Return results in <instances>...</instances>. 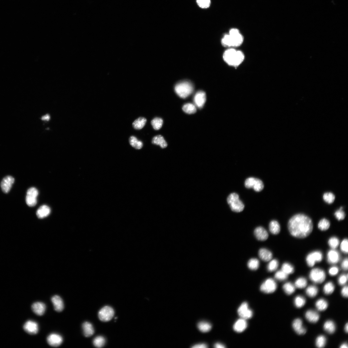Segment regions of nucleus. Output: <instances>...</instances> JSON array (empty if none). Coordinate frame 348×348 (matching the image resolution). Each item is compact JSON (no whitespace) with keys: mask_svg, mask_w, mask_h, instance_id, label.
Returning a JSON list of instances; mask_svg holds the SVG:
<instances>
[{"mask_svg":"<svg viewBox=\"0 0 348 348\" xmlns=\"http://www.w3.org/2000/svg\"><path fill=\"white\" fill-rule=\"evenodd\" d=\"M196 2L199 7L203 8L209 7L211 3L210 0H197Z\"/></svg>","mask_w":348,"mask_h":348,"instance_id":"nucleus-51","label":"nucleus"},{"mask_svg":"<svg viewBox=\"0 0 348 348\" xmlns=\"http://www.w3.org/2000/svg\"><path fill=\"white\" fill-rule=\"evenodd\" d=\"M93 343L96 347L101 348L105 345L106 340L105 338L102 336H98L93 340Z\"/></svg>","mask_w":348,"mask_h":348,"instance_id":"nucleus-39","label":"nucleus"},{"mask_svg":"<svg viewBox=\"0 0 348 348\" xmlns=\"http://www.w3.org/2000/svg\"><path fill=\"white\" fill-rule=\"evenodd\" d=\"M243 38L239 31L236 29H231L229 34L225 35L222 39V44L229 47H237L242 44Z\"/></svg>","mask_w":348,"mask_h":348,"instance_id":"nucleus-3","label":"nucleus"},{"mask_svg":"<svg viewBox=\"0 0 348 348\" xmlns=\"http://www.w3.org/2000/svg\"><path fill=\"white\" fill-rule=\"evenodd\" d=\"M183 110L186 113L190 114H194L197 111L195 106L191 103H187L184 105L183 107Z\"/></svg>","mask_w":348,"mask_h":348,"instance_id":"nucleus-36","label":"nucleus"},{"mask_svg":"<svg viewBox=\"0 0 348 348\" xmlns=\"http://www.w3.org/2000/svg\"><path fill=\"white\" fill-rule=\"evenodd\" d=\"M323 259V255L319 251H313L308 254L306 258V261L307 265L309 267H312L316 262H321Z\"/></svg>","mask_w":348,"mask_h":348,"instance_id":"nucleus-10","label":"nucleus"},{"mask_svg":"<svg viewBox=\"0 0 348 348\" xmlns=\"http://www.w3.org/2000/svg\"><path fill=\"white\" fill-rule=\"evenodd\" d=\"M348 241L347 239H344L341 242V250L344 253H347Z\"/></svg>","mask_w":348,"mask_h":348,"instance_id":"nucleus-52","label":"nucleus"},{"mask_svg":"<svg viewBox=\"0 0 348 348\" xmlns=\"http://www.w3.org/2000/svg\"><path fill=\"white\" fill-rule=\"evenodd\" d=\"M214 347L216 348H224L226 347L225 345L219 343L215 344L214 345Z\"/></svg>","mask_w":348,"mask_h":348,"instance_id":"nucleus-58","label":"nucleus"},{"mask_svg":"<svg viewBox=\"0 0 348 348\" xmlns=\"http://www.w3.org/2000/svg\"><path fill=\"white\" fill-rule=\"evenodd\" d=\"M281 270L288 275L293 273L294 268V267L290 263L286 262L284 263L282 265Z\"/></svg>","mask_w":348,"mask_h":348,"instance_id":"nucleus-40","label":"nucleus"},{"mask_svg":"<svg viewBox=\"0 0 348 348\" xmlns=\"http://www.w3.org/2000/svg\"><path fill=\"white\" fill-rule=\"evenodd\" d=\"M82 328L84 335L86 337H90L94 333V330L92 325L88 322L83 323Z\"/></svg>","mask_w":348,"mask_h":348,"instance_id":"nucleus-26","label":"nucleus"},{"mask_svg":"<svg viewBox=\"0 0 348 348\" xmlns=\"http://www.w3.org/2000/svg\"><path fill=\"white\" fill-rule=\"evenodd\" d=\"M114 311L112 307L106 306L102 307L99 311L98 316L100 320L103 322H107L113 317Z\"/></svg>","mask_w":348,"mask_h":348,"instance_id":"nucleus-8","label":"nucleus"},{"mask_svg":"<svg viewBox=\"0 0 348 348\" xmlns=\"http://www.w3.org/2000/svg\"><path fill=\"white\" fill-rule=\"evenodd\" d=\"M339 244L340 241L339 239L335 237L331 238L328 241V244L329 246L332 249H335L336 248L339 246Z\"/></svg>","mask_w":348,"mask_h":348,"instance_id":"nucleus-48","label":"nucleus"},{"mask_svg":"<svg viewBox=\"0 0 348 348\" xmlns=\"http://www.w3.org/2000/svg\"><path fill=\"white\" fill-rule=\"evenodd\" d=\"M340 254L337 251L332 249L329 251L327 254V260L331 264H335L340 260Z\"/></svg>","mask_w":348,"mask_h":348,"instance_id":"nucleus-19","label":"nucleus"},{"mask_svg":"<svg viewBox=\"0 0 348 348\" xmlns=\"http://www.w3.org/2000/svg\"><path fill=\"white\" fill-rule=\"evenodd\" d=\"M279 265V263L277 260H270L267 267L268 270L270 272L274 271L278 269Z\"/></svg>","mask_w":348,"mask_h":348,"instance_id":"nucleus-46","label":"nucleus"},{"mask_svg":"<svg viewBox=\"0 0 348 348\" xmlns=\"http://www.w3.org/2000/svg\"><path fill=\"white\" fill-rule=\"evenodd\" d=\"M14 181V178L12 176H7L4 178L1 184L3 192L7 193L10 191Z\"/></svg>","mask_w":348,"mask_h":348,"instance_id":"nucleus-15","label":"nucleus"},{"mask_svg":"<svg viewBox=\"0 0 348 348\" xmlns=\"http://www.w3.org/2000/svg\"><path fill=\"white\" fill-rule=\"evenodd\" d=\"M345 332L347 333L348 331V324L347 323L346 324L345 327Z\"/></svg>","mask_w":348,"mask_h":348,"instance_id":"nucleus-61","label":"nucleus"},{"mask_svg":"<svg viewBox=\"0 0 348 348\" xmlns=\"http://www.w3.org/2000/svg\"><path fill=\"white\" fill-rule=\"evenodd\" d=\"M163 123V119L160 118L156 117L151 122V124L154 129L158 130L162 127Z\"/></svg>","mask_w":348,"mask_h":348,"instance_id":"nucleus-44","label":"nucleus"},{"mask_svg":"<svg viewBox=\"0 0 348 348\" xmlns=\"http://www.w3.org/2000/svg\"><path fill=\"white\" fill-rule=\"evenodd\" d=\"M293 327L295 331L299 335H303L306 332V329L303 326V322L300 318L294 320L293 323Z\"/></svg>","mask_w":348,"mask_h":348,"instance_id":"nucleus-18","label":"nucleus"},{"mask_svg":"<svg viewBox=\"0 0 348 348\" xmlns=\"http://www.w3.org/2000/svg\"><path fill=\"white\" fill-rule=\"evenodd\" d=\"M192 347L193 348H205L208 347V346L204 343L198 344L193 346Z\"/></svg>","mask_w":348,"mask_h":348,"instance_id":"nucleus-57","label":"nucleus"},{"mask_svg":"<svg viewBox=\"0 0 348 348\" xmlns=\"http://www.w3.org/2000/svg\"><path fill=\"white\" fill-rule=\"evenodd\" d=\"M51 212L49 207L46 205H43L40 207L36 212L37 217L40 219H43L47 217Z\"/></svg>","mask_w":348,"mask_h":348,"instance_id":"nucleus-23","label":"nucleus"},{"mask_svg":"<svg viewBox=\"0 0 348 348\" xmlns=\"http://www.w3.org/2000/svg\"><path fill=\"white\" fill-rule=\"evenodd\" d=\"M52 303L55 310L56 312H61L64 308V304L63 300L58 295H55L51 298Z\"/></svg>","mask_w":348,"mask_h":348,"instance_id":"nucleus-21","label":"nucleus"},{"mask_svg":"<svg viewBox=\"0 0 348 348\" xmlns=\"http://www.w3.org/2000/svg\"><path fill=\"white\" fill-rule=\"evenodd\" d=\"M193 90V84L188 81L178 83L175 87V90L177 95L183 98H185L191 95Z\"/></svg>","mask_w":348,"mask_h":348,"instance_id":"nucleus-4","label":"nucleus"},{"mask_svg":"<svg viewBox=\"0 0 348 348\" xmlns=\"http://www.w3.org/2000/svg\"><path fill=\"white\" fill-rule=\"evenodd\" d=\"M341 348H347L348 346L346 343L343 344L340 347Z\"/></svg>","mask_w":348,"mask_h":348,"instance_id":"nucleus-60","label":"nucleus"},{"mask_svg":"<svg viewBox=\"0 0 348 348\" xmlns=\"http://www.w3.org/2000/svg\"><path fill=\"white\" fill-rule=\"evenodd\" d=\"M288 227L291 236L299 239L308 237L312 233L313 227L311 219L303 214L293 216L288 222Z\"/></svg>","mask_w":348,"mask_h":348,"instance_id":"nucleus-1","label":"nucleus"},{"mask_svg":"<svg viewBox=\"0 0 348 348\" xmlns=\"http://www.w3.org/2000/svg\"><path fill=\"white\" fill-rule=\"evenodd\" d=\"M288 275L283 271L281 270L276 272L275 275V278L278 280L284 281L287 279Z\"/></svg>","mask_w":348,"mask_h":348,"instance_id":"nucleus-49","label":"nucleus"},{"mask_svg":"<svg viewBox=\"0 0 348 348\" xmlns=\"http://www.w3.org/2000/svg\"><path fill=\"white\" fill-rule=\"evenodd\" d=\"M335 288V286L332 282H328L324 287V292L325 294L327 295L331 294L333 293Z\"/></svg>","mask_w":348,"mask_h":348,"instance_id":"nucleus-41","label":"nucleus"},{"mask_svg":"<svg viewBox=\"0 0 348 348\" xmlns=\"http://www.w3.org/2000/svg\"><path fill=\"white\" fill-rule=\"evenodd\" d=\"M269 230L272 234L277 235L280 231V227L279 223L275 220L270 222L269 225Z\"/></svg>","mask_w":348,"mask_h":348,"instance_id":"nucleus-27","label":"nucleus"},{"mask_svg":"<svg viewBox=\"0 0 348 348\" xmlns=\"http://www.w3.org/2000/svg\"><path fill=\"white\" fill-rule=\"evenodd\" d=\"M197 327L201 332L206 333L211 330L212 326L210 323L203 322L198 323L197 325Z\"/></svg>","mask_w":348,"mask_h":348,"instance_id":"nucleus-33","label":"nucleus"},{"mask_svg":"<svg viewBox=\"0 0 348 348\" xmlns=\"http://www.w3.org/2000/svg\"><path fill=\"white\" fill-rule=\"evenodd\" d=\"M330 221L326 219L323 218L319 222L318 227L321 231H326L330 228Z\"/></svg>","mask_w":348,"mask_h":348,"instance_id":"nucleus-34","label":"nucleus"},{"mask_svg":"<svg viewBox=\"0 0 348 348\" xmlns=\"http://www.w3.org/2000/svg\"><path fill=\"white\" fill-rule=\"evenodd\" d=\"M39 194L38 190L34 187L30 188L27 191L26 202L30 207L34 206L37 203V197Z\"/></svg>","mask_w":348,"mask_h":348,"instance_id":"nucleus-11","label":"nucleus"},{"mask_svg":"<svg viewBox=\"0 0 348 348\" xmlns=\"http://www.w3.org/2000/svg\"><path fill=\"white\" fill-rule=\"evenodd\" d=\"M247 265L250 269L256 270L258 269L260 266L259 261L257 259L252 258L248 261Z\"/></svg>","mask_w":348,"mask_h":348,"instance_id":"nucleus-35","label":"nucleus"},{"mask_svg":"<svg viewBox=\"0 0 348 348\" xmlns=\"http://www.w3.org/2000/svg\"><path fill=\"white\" fill-rule=\"evenodd\" d=\"M206 99V93L204 92L200 91L197 92L194 98L195 105L200 108H202L205 104Z\"/></svg>","mask_w":348,"mask_h":348,"instance_id":"nucleus-16","label":"nucleus"},{"mask_svg":"<svg viewBox=\"0 0 348 348\" xmlns=\"http://www.w3.org/2000/svg\"><path fill=\"white\" fill-rule=\"evenodd\" d=\"M23 328L26 333L32 335L36 334L39 330L38 324L31 321L26 322L24 325Z\"/></svg>","mask_w":348,"mask_h":348,"instance_id":"nucleus-14","label":"nucleus"},{"mask_svg":"<svg viewBox=\"0 0 348 348\" xmlns=\"http://www.w3.org/2000/svg\"><path fill=\"white\" fill-rule=\"evenodd\" d=\"M324 330L330 334L334 333L336 330V326L335 323L331 321L326 322L324 325Z\"/></svg>","mask_w":348,"mask_h":348,"instance_id":"nucleus-29","label":"nucleus"},{"mask_svg":"<svg viewBox=\"0 0 348 348\" xmlns=\"http://www.w3.org/2000/svg\"><path fill=\"white\" fill-rule=\"evenodd\" d=\"M328 272L329 274L331 276H335L338 274L339 269L336 267H332L329 269Z\"/></svg>","mask_w":348,"mask_h":348,"instance_id":"nucleus-54","label":"nucleus"},{"mask_svg":"<svg viewBox=\"0 0 348 348\" xmlns=\"http://www.w3.org/2000/svg\"><path fill=\"white\" fill-rule=\"evenodd\" d=\"M245 185L247 188H252L257 192L261 191L264 187V184L260 180L254 177L247 178L245 181Z\"/></svg>","mask_w":348,"mask_h":348,"instance_id":"nucleus-7","label":"nucleus"},{"mask_svg":"<svg viewBox=\"0 0 348 348\" xmlns=\"http://www.w3.org/2000/svg\"><path fill=\"white\" fill-rule=\"evenodd\" d=\"M307 285V280L303 277L298 278L296 280L295 284V287L299 289L304 288L306 287Z\"/></svg>","mask_w":348,"mask_h":348,"instance_id":"nucleus-42","label":"nucleus"},{"mask_svg":"<svg viewBox=\"0 0 348 348\" xmlns=\"http://www.w3.org/2000/svg\"><path fill=\"white\" fill-rule=\"evenodd\" d=\"M238 313L241 318L247 320L251 318L253 313L252 310L249 307L246 302L243 303L238 310Z\"/></svg>","mask_w":348,"mask_h":348,"instance_id":"nucleus-12","label":"nucleus"},{"mask_svg":"<svg viewBox=\"0 0 348 348\" xmlns=\"http://www.w3.org/2000/svg\"><path fill=\"white\" fill-rule=\"evenodd\" d=\"M309 277L310 280L314 283L321 284L325 280L326 275L323 270L316 268L312 269L310 272Z\"/></svg>","mask_w":348,"mask_h":348,"instance_id":"nucleus-6","label":"nucleus"},{"mask_svg":"<svg viewBox=\"0 0 348 348\" xmlns=\"http://www.w3.org/2000/svg\"><path fill=\"white\" fill-rule=\"evenodd\" d=\"M341 293L342 296L345 298L348 296V288L347 286H344L341 290Z\"/></svg>","mask_w":348,"mask_h":348,"instance_id":"nucleus-55","label":"nucleus"},{"mask_svg":"<svg viewBox=\"0 0 348 348\" xmlns=\"http://www.w3.org/2000/svg\"><path fill=\"white\" fill-rule=\"evenodd\" d=\"M348 260L347 258L345 259L342 262L341 264L342 269L345 270L348 269Z\"/></svg>","mask_w":348,"mask_h":348,"instance_id":"nucleus-56","label":"nucleus"},{"mask_svg":"<svg viewBox=\"0 0 348 348\" xmlns=\"http://www.w3.org/2000/svg\"><path fill=\"white\" fill-rule=\"evenodd\" d=\"M305 317L307 320L312 323H317L319 319L318 313L314 310H308L305 313Z\"/></svg>","mask_w":348,"mask_h":348,"instance_id":"nucleus-25","label":"nucleus"},{"mask_svg":"<svg viewBox=\"0 0 348 348\" xmlns=\"http://www.w3.org/2000/svg\"><path fill=\"white\" fill-rule=\"evenodd\" d=\"M31 308L32 311L35 314L40 316L44 314L46 309L45 305L42 303L39 302L33 303Z\"/></svg>","mask_w":348,"mask_h":348,"instance_id":"nucleus-22","label":"nucleus"},{"mask_svg":"<svg viewBox=\"0 0 348 348\" xmlns=\"http://www.w3.org/2000/svg\"><path fill=\"white\" fill-rule=\"evenodd\" d=\"M343 207H341L336 212L335 215L336 218L338 221L343 220L345 217L346 214L343 210Z\"/></svg>","mask_w":348,"mask_h":348,"instance_id":"nucleus-50","label":"nucleus"},{"mask_svg":"<svg viewBox=\"0 0 348 348\" xmlns=\"http://www.w3.org/2000/svg\"><path fill=\"white\" fill-rule=\"evenodd\" d=\"M285 293L288 295L293 294L295 291V287L289 282L285 284L283 286Z\"/></svg>","mask_w":348,"mask_h":348,"instance_id":"nucleus-37","label":"nucleus"},{"mask_svg":"<svg viewBox=\"0 0 348 348\" xmlns=\"http://www.w3.org/2000/svg\"><path fill=\"white\" fill-rule=\"evenodd\" d=\"M277 288L275 281L271 278L267 279L261 285L260 289L262 292L269 294L274 293Z\"/></svg>","mask_w":348,"mask_h":348,"instance_id":"nucleus-9","label":"nucleus"},{"mask_svg":"<svg viewBox=\"0 0 348 348\" xmlns=\"http://www.w3.org/2000/svg\"><path fill=\"white\" fill-rule=\"evenodd\" d=\"M323 198L325 202L329 204H331L334 201L335 197L332 193L327 192L324 194Z\"/></svg>","mask_w":348,"mask_h":348,"instance_id":"nucleus-47","label":"nucleus"},{"mask_svg":"<svg viewBox=\"0 0 348 348\" xmlns=\"http://www.w3.org/2000/svg\"><path fill=\"white\" fill-rule=\"evenodd\" d=\"M248 326L246 320L241 318L234 323L233 328L234 330L238 333H241L245 331Z\"/></svg>","mask_w":348,"mask_h":348,"instance_id":"nucleus-20","label":"nucleus"},{"mask_svg":"<svg viewBox=\"0 0 348 348\" xmlns=\"http://www.w3.org/2000/svg\"><path fill=\"white\" fill-rule=\"evenodd\" d=\"M306 303L305 299L302 296H297L294 299V304L297 308H300L303 307L305 305Z\"/></svg>","mask_w":348,"mask_h":348,"instance_id":"nucleus-43","label":"nucleus"},{"mask_svg":"<svg viewBox=\"0 0 348 348\" xmlns=\"http://www.w3.org/2000/svg\"><path fill=\"white\" fill-rule=\"evenodd\" d=\"M326 342V338L323 335L319 336L317 337L316 340V346L318 348H323L325 346Z\"/></svg>","mask_w":348,"mask_h":348,"instance_id":"nucleus-45","label":"nucleus"},{"mask_svg":"<svg viewBox=\"0 0 348 348\" xmlns=\"http://www.w3.org/2000/svg\"><path fill=\"white\" fill-rule=\"evenodd\" d=\"M258 255L262 260L265 262L270 261L273 257L272 252L265 248L260 249L259 251Z\"/></svg>","mask_w":348,"mask_h":348,"instance_id":"nucleus-24","label":"nucleus"},{"mask_svg":"<svg viewBox=\"0 0 348 348\" xmlns=\"http://www.w3.org/2000/svg\"><path fill=\"white\" fill-rule=\"evenodd\" d=\"M227 201L232 211L240 212L243 210L244 205L240 199L239 196L237 193H233L230 194Z\"/></svg>","mask_w":348,"mask_h":348,"instance_id":"nucleus-5","label":"nucleus"},{"mask_svg":"<svg viewBox=\"0 0 348 348\" xmlns=\"http://www.w3.org/2000/svg\"><path fill=\"white\" fill-rule=\"evenodd\" d=\"M147 122L146 119L143 117H140L135 120L133 123L134 128L136 130L143 128L145 126Z\"/></svg>","mask_w":348,"mask_h":348,"instance_id":"nucleus-30","label":"nucleus"},{"mask_svg":"<svg viewBox=\"0 0 348 348\" xmlns=\"http://www.w3.org/2000/svg\"><path fill=\"white\" fill-rule=\"evenodd\" d=\"M254 234L256 239L260 241H264L266 240L269 237L267 231L262 227L256 228L254 231Z\"/></svg>","mask_w":348,"mask_h":348,"instance_id":"nucleus-17","label":"nucleus"},{"mask_svg":"<svg viewBox=\"0 0 348 348\" xmlns=\"http://www.w3.org/2000/svg\"><path fill=\"white\" fill-rule=\"evenodd\" d=\"M244 54L240 51L231 48L225 51L223 55L224 61L228 64L233 67H237L243 62Z\"/></svg>","mask_w":348,"mask_h":348,"instance_id":"nucleus-2","label":"nucleus"},{"mask_svg":"<svg viewBox=\"0 0 348 348\" xmlns=\"http://www.w3.org/2000/svg\"><path fill=\"white\" fill-rule=\"evenodd\" d=\"M152 143L155 145H159L162 148H166L167 144L164 137L161 135L155 136L153 139Z\"/></svg>","mask_w":348,"mask_h":348,"instance_id":"nucleus-28","label":"nucleus"},{"mask_svg":"<svg viewBox=\"0 0 348 348\" xmlns=\"http://www.w3.org/2000/svg\"><path fill=\"white\" fill-rule=\"evenodd\" d=\"M318 288L315 286H310L306 289V293L307 295L312 298L315 297L318 294Z\"/></svg>","mask_w":348,"mask_h":348,"instance_id":"nucleus-38","label":"nucleus"},{"mask_svg":"<svg viewBox=\"0 0 348 348\" xmlns=\"http://www.w3.org/2000/svg\"><path fill=\"white\" fill-rule=\"evenodd\" d=\"M50 118V117L49 114H47L46 115L42 117H41V119L42 120H46L48 121Z\"/></svg>","mask_w":348,"mask_h":348,"instance_id":"nucleus-59","label":"nucleus"},{"mask_svg":"<svg viewBox=\"0 0 348 348\" xmlns=\"http://www.w3.org/2000/svg\"><path fill=\"white\" fill-rule=\"evenodd\" d=\"M347 280V274H342L338 278V284L341 286L344 285L346 283Z\"/></svg>","mask_w":348,"mask_h":348,"instance_id":"nucleus-53","label":"nucleus"},{"mask_svg":"<svg viewBox=\"0 0 348 348\" xmlns=\"http://www.w3.org/2000/svg\"><path fill=\"white\" fill-rule=\"evenodd\" d=\"M130 145L134 148L138 150L141 149L143 146V143L141 141L138 140L134 136H131L129 139Z\"/></svg>","mask_w":348,"mask_h":348,"instance_id":"nucleus-31","label":"nucleus"},{"mask_svg":"<svg viewBox=\"0 0 348 348\" xmlns=\"http://www.w3.org/2000/svg\"><path fill=\"white\" fill-rule=\"evenodd\" d=\"M63 339L62 336L56 333L50 335L47 338V341L50 346L56 347L60 346L62 343Z\"/></svg>","mask_w":348,"mask_h":348,"instance_id":"nucleus-13","label":"nucleus"},{"mask_svg":"<svg viewBox=\"0 0 348 348\" xmlns=\"http://www.w3.org/2000/svg\"><path fill=\"white\" fill-rule=\"evenodd\" d=\"M315 306L319 311H323L326 310L328 306L327 301L323 298L318 299L316 302Z\"/></svg>","mask_w":348,"mask_h":348,"instance_id":"nucleus-32","label":"nucleus"}]
</instances>
